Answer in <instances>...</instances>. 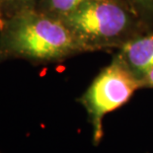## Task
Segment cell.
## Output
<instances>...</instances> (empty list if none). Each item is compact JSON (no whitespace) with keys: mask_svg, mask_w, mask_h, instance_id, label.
<instances>
[{"mask_svg":"<svg viewBox=\"0 0 153 153\" xmlns=\"http://www.w3.org/2000/svg\"><path fill=\"white\" fill-rule=\"evenodd\" d=\"M61 20L85 51H118L151 29L125 0H89Z\"/></svg>","mask_w":153,"mask_h":153,"instance_id":"obj_1","label":"cell"},{"mask_svg":"<svg viewBox=\"0 0 153 153\" xmlns=\"http://www.w3.org/2000/svg\"><path fill=\"white\" fill-rule=\"evenodd\" d=\"M8 50L36 61H56L86 53L61 19L30 9L13 16L5 34Z\"/></svg>","mask_w":153,"mask_h":153,"instance_id":"obj_2","label":"cell"},{"mask_svg":"<svg viewBox=\"0 0 153 153\" xmlns=\"http://www.w3.org/2000/svg\"><path fill=\"white\" fill-rule=\"evenodd\" d=\"M140 88V80L119 56L114 55L111 63L100 71L79 99L92 126L94 144H99L104 135L105 116L126 105Z\"/></svg>","mask_w":153,"mask_h":153,"instance_id":"obj_3","label":"cell"},{"mask_svg":"<svg viewBox=\"0 0 153 153\" xmlns=\"http://www.w3.org/2000/svg\"><path fill=\"white\" fill-rule=\"evenodd\" d=\"M115 54L141 80L153 67V28L128 42Z\"/></svg>","mask_w":153,"mask_h":153,"instance_id":"obj_4","label":"cell"},{"mask_svg":"<svg viewBox=\"0 0 153 153\" xmlns=\"http://www.w3.org/2000/svg\"><path fill=\"white\" fill-rule=\"evenodd\" d=\"M89 0H41L37 10L53 17L63 19Z\"/></svg>","mask_w":153,"mask_h":153,"instance_id":"obj_5","label":"cell"},{"mask_svg":"<svg viewBox=\"0 0 153 153\" xmlns=\"http://www.w3.org/2000/svg\"><path fill=\"white\" fill-rule=\"evenodd\" d=\"M141 20L153 28V0H125Z\"/></svg>","mask_w":153,"mask_h":153,"instance_id":"obj_6","label":"cell"},{"mask_svg":"<svg viewBox=\"0 0 153 153\" xmlns=\"http://www.w3.org/2000/svg\"><path fill=\"white\" fill-rule=\"evenodd\" d=\"M41 0H0V5L13 16L18 13L36 9Z\"/></svg>","mask_w":153,"mask_h":153,"instance_id":"obj_7","label":"cell"},{"mask_svg":"<svg viewBox=\"0 0 153 153\" xmlns=\"http://www.w3.org/2000/svg\"><path fill=\"white\" fill-rule=\"evenodd\" d=\"M141 88H153V67L140 80Z\"/></svg>","mask_w":153,"mask_h":153,"instance_id":"obj_8","label":"cell"}]
</instances>
